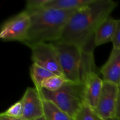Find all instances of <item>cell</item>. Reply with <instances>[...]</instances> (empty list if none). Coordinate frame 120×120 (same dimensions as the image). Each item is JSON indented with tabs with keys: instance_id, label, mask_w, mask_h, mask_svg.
<instances>
[{
	"instance_id": "cell-10",
	"label": "cell",
	"mask_w": 120,
	"mask_h": 120,
	"mask_svg": "<svg viewBox=\"0 0 120 120\" xmlns=\"http://www.w3.org/2000/svg\"><path fill=\"white\" fill-rule=\"evenodd\" d=\"M100 73L104 81L120 86V49L112 48L109 59L100 69Z\"/></svg>"
},
{
	"instance_id": "cell-3",
	"label": "cell",
	"mask_w": 120,
	"mask_h": 120,
	"mask_svg": "<svg viewBox=\"0 0 120 120\" xmlns=\"http://www.w3.org/2000/svg\"><path fill=\"white\" fill-rule=\"evenodd\" d=\"M57 49L60 63L65 79L83 83L90 73L97 71L93 49H84L61 41L52 42Z\"/></svg>"
},
{
	"instance_id": "cell-16",
	"label": "cell",
	"mask_w": 120,
	"mask_h": 120,
	"mask_svg": "<svg viewBox=\"0 0 120 120\" xmlns=\"http://www.w3.org/2000/svg\"><path fill=\"white\" fill-rule=\"evenodd\" d=\"M74 120H103L95 112L93 109L84 104L74 118Z\"/></svg>"
},
{
	"instance_id": "cell-5",
	"label": "cell",
	"mask_w": 120,
	"mask_h": 120,
	"mask_svg": "<svg viewBox=\"0 0 120 120\" xmlns=\"http://www.w3.org/2000/svg\"><path fill=\"white\" fill-rule=\"evenodd\" d=\"M30 26V16L23 9L6 20L0 29V39L4 42L17 41L25 43Z\"/></svg>"
},
{
	"instance_id": "cell-20",
	"label": "cell",
	"mask_w": 120,
	"mask_h": 120,
	"mask_svg": "<svg viewBox=\"0 0 120 120\" xmlns=\"http://www.w3.org/2000/svg\"><path fill=\"white\" fill-rule=\"evenodd\" d=\"M0 120H25L22 118H16V117H9L6 115L2 114L1 113L0 114Z\"/></svg>"
},
{
	"instance_id": "cell-17",
	"label": "cell",
	"mask_w": 120,
	"mask_h": 120,
	"mask_svg": "<svg viewBox=\"0 0 120 120\" xmlns=\"http://www.w3.org/2000/svg\"><path fill=\"white\" fill-rule=\"evenodd\" d=\"M1 113L4 115L9 116V117L22 118V113H23L22 102L21 100L16 102L13 105L9 107L6 111Z\"/></svg>"
},
{
	"instance_id": "cell-13",
	"label": "cell",
	"mask_w": 120,
	"mask_h": 120,
	"mask_svg": "<svg viewBox=\"0 0 120 120\" xmlns=\"http://www.w3.org/2000/svg\"><path fill=\"white\" fill-rule=\"evenodd\" d=\"M43 104L44 116L46 120H74V118L51 102L43 98Z\"/></svg>"
},
{
	"instance_id": "cell-14",
	"label": "cell",
	"mask_w": 120,
	"mask_h": 120,
	"mask_svg": "<svg viewBox=\"0 0 120 120\" xmlns=\"http://www.w3.org/2000/svg\"><path fill=\"white\" fill-rule=\"evenodd\" d=\"M55 75H56L35 63H32L30 68V77L38 90H41L42 83L45 80Z\"/></svg>"
},
{
	"instance_id": "cell-11",
	"label": "cell",
	"mask_w": 120,
	"mask_h": 120,
	"mask_svg": "<svg viewBox=\"0 0 120 120\" xmlns=\"http://www.w3.org/2000/svg\"><path fill=\"white\" fill-rule=\"evenodd\" d=\"M117 23V19L113 18L111 15L102 21L94 34L95 48L110 42L112 43L116 34Z\"/></svg>"
},
{
	"instance_id": "cell-22",
	"label": "cell",
	"mask_w": 120,
	"mask_h": 120,
	"mask_svg": "<svg viewBox=\"0 0 120 120\" xmlns=\"http://www.w3.org/2000/svg\"><path fill=\"white\" fill-rule=\"evenodd\" d=\"M120 120L117 119V118H112V119H110V120Z\"/></svg>"
},
{
	"instance_id": "cell-9",
	"label": "cell",
	"mask_w": 120,
	"mask_h": 120,
	"mask_svg": "<svg viewBox=\"0 0 120 120\" xmlns=\"http://www.w3.org/2000/svg\"><path fill=\"white\" fill-rule=\"evenodd\" d=\"M104 80L97 71L90 73L84 81V104L94 110L103 88Z\"/></svg>"
},
{
	"instance_id": "cell-21",
	"label": "cell",
	"mask_w": 120,
	"mask_h": 120,
	"mask_svg": "<svg viewBox=\"0 0 120 120\" xmlns=\"http://www.w3.org/2000/svg\"><path fill=\"white\" fill-rule=\"evenodd\" d=\"M34 120H46L45 116H43V117H41V118H38V119Z\"/></svg>"
},
{
	"instance_id": "cell-12",
	"label": "cell",
	"mask_w": 120,
	"mask_h": 120,
	"mask_svg": "<svg viewBox=\"0 0 120 120\" xmlns=\"http://www.w3.org/2000/svg\"><path fill=\"white\" fill-rule=\"evenodd\" d=\"M92 1L93 0H47L43 8L62 11H77Z\"/></svg>"
},
{
	"instance_id": "cell-19",
	"label": "cell",
	"mask_w": 120,
	"mask_h": 120,
	"mask_svg": "<svg viewBox=\"0 0 120 120\" xmlns=\"http://www.w3.org/2000/svg\"><path fill=\"white\" fill-rule=\"evenodd\" d=\"M119 91H118V101H117V109H116V112L115 118L120 120V86H119Z\"/></svg>"
},
{
	"instance_id": "cell-4",
	"label": "cell",
	"mask_w": 120,
	"mask_h": 120,
	"mask_svg": "<svg viewBox=\"0 0 120 120\" xmlns=\"http://www.w3.org/2000/svg\"><path fill=\"white\" fill-rule=\"evenodd\" d=\"M39 91L43 99L51 102L73 118L84 104L83 83L67 80L57 91H51L44 89Z\"/></svg>"
},
{
	"instance_id": "cell-6",
	"label": "cell",
	"mask_w": 120,
	"mask_h": 120,
	"mask_svg": "<svg viewBox=\"0 0 120 120\" xmlns=\"http://www.w3.org/2000/svg\"><path fill=\"white\" fill-rule=\"evenodd\" d=\"M29 48L31 49L33 63L49 70L55 75L64 77L58 52L52 42L36 43L30 46Z\"/></svg>"
},
{
	"instance_id": "cell-2",
	"label": "cell",
	"mask_w": 120,
	"mask_h": 120,
	"mask_svg": "<svg viewBox=\"0 0 120 120\" xmlns=\"http://www.w3.org/2000/svg\"><path fill=\"white\" fill-rule=\"evenodd\" d=\"M76 11L45 8L27 11L30 16V26L24 44L29 47L36 43L60 41L67 23Z\"/></svg>"
},
{
	"instance_id": "cell-1",
	"label": "cell",
	"mask_w": 120,
	"mask_h": 120,
	"mask_svg": "<svg viewBox=\"0 0 120 120\" xmlns=\"http://www.w3.org/2000/svg\"><path fill=\"white\" fill-rule=\"evenodd\" d=\"M117 6L118 2L112 0H93L73 14L60 41L84 49H94L93 37L96 29Z\"/></svg>"
},
{
	"instance_id": "cell-18",
	"label": "cell",
	"mask_w": 120,
	"mask_h": 120,
	"mask_svg": "<svg viewBox=\"0 0 120 120\" xmlns=\"http://www.w3.org/2000/svg\"><path fill=\"white\" fill-rule=\"evenodd\" d=\"M112 43V48L120 49V19H117L116 34Z\"/></svg>"
},
{
	"instance_id": "cell-8",
	"label": "cell",
	"mask_w": 120,
	"mask_h": 120,
	"mask_svg": "<svg viewBox=\"0 0 120 120\" xmlns=\"http://www.w3.org/2000/svg\"><path fill=\"white\" fill-rule=\"evenodd\" d=\"M23 108L22 118L34 120L44 116L43 98L35 87H28L21 99Z\"/></svg>"
},
{
	"instance_id": "cell-15",
	"label": "cell",
	"mask_w": 120,
	"mask_h": 120,
	"mask_svg": "<svg viewBox=\"0 0 120 120\" xmlns=\"http://www.w3.org/2000/svg\"><path fill=\"white\" fill-rule=\"evenodd\" d=\"M67 80L64 77L55 75L45 80L42 83L41 89L51 91H57L64 85Z\"/></svg>"
},
{
	"instance_id": "cell-7",
	"label": "cell",
	"mask_w": 120,
	"mask_h": 120,
	"mask_svg": "<svg viewBox=\"0 0 120 120\" xmlns=\"http://www.w3.org/2000/svg\"><path fill=\"white\" fill-rule=\"evenodd\" d=\"M119 87L114 83L104 81L97 106L94 110L103 120L114 118L118 101Z\"/></svg>"
}]
</instances>
